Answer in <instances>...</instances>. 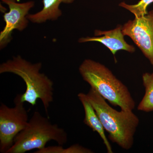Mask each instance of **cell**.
<instances>
[{
  "instance_id": "cell-1",
  "label": "cell",
  "mask_w": 153,
  "mask_h": 153,
  "mask_svg": "<svg viewBox=\"0 0 153 153\" xmlns=\"http://www.w3.org/2000/svg\"><path fill=\"white\" fill-rule=\"evenodd\" d=\"M85 97L108 134V137L126 150L130 149L139 124V119L133 111H118L111 107L95 89L91 88Z\"/></svg>"
},
{
  "instance_id": "cell-6",
  "label": "cell",
  "mask_w": 153,
  "mask_h": 153,
  "mask_svg": "<svg viewBox=\"0 0 153 153\" xmlns=\"http://www.w3.org/2000/svg\"><path fill=\"white\" fill-rule=\"evenodd\" d=\"M122 32L133 41L153 67V10L143 16L129 20L123 25Z\"/></svg>"
},
{
  "instance_id": "cell-13",
  "label": "cell",
  "mask_w": 153,
  "mask_h": 153,
  "mask_svg": "<svg viewBox=\"0 0 153 153\" xmlns=\"http://www.w3.org/2000/svg\"><path fill=\"white\" fill-rule=\"evenodd\" d=\"M153 3V0H140L135 4H128L125 2H122L119 6L130 12L135 18H139L148 13V6Z\"/></svg>"
},
{
  "instance_id": "cell-2",
  "label": "cell",
  "mask_w": 153,
  "mask_h": 153,
  "mask_svg": "<svg viewBox=\"0 0 153 153\" xmlns=\"http://www.w3.org/2000/svg\"><path fill=\"white\" fill-rule=\"evenodd\" d=\"M42 66L40 62L33 63L18 55L1 64L0 74L13 73L21 77L26 86L25 92L22 94V101L35 106L40 99L49 117L48 108L54 100V83L40 72Z\"/></svg>"
},
{
  "instance_id": "cell-8",
  "label": "cell",
  "mask_w": 153,
  "mask_h": 153,
  "mask_svg": "<svg viewBox=\"0 0 153 153\" xmlns=\"http://www.w3.org/2000/svg\"><path fill=\"white\" fill-rule=\"evenodd\" d=\"M94 34V37L79 38L78 42H97L101 43L109 49L114 56L120 50H124L130 53L135 52L134 46L128 44L125 40V36L122 32V25H118L115 29L108 31L95 30Z\"/></svg>"
},
{
  "instance_id": "cell-9",
  "label": "cell",
  "mask_w": 153,
  "mask_h": 153,
  "mask_svg": "<svg viewBox=\"0 0 153 153\" xmlns=\"http://www.w3.org/2000/svg\"><path fill=\"white\" fill-rule=\"evenodd\" d=\"M78 98L81 102L85 112V117L83 123L89 127L93 131L96 132L103 140V143L106 147L107 152L113 153L112 148L105 133V129L101 121L97 114L95 110L85 97V94H78Z\"/></svg>"
},
{
  "instance_id": "cell-7",
  "label": "cell",
  "mask_w": 153,
  "mask_h": 153,
  "mask_svg": "<svg viewBox=\"0 0 153 153\" xmlns=\"http://www.w3.org/2000/svg\"><path fill=\"white\" fill-rule=\"evenodd\" d=\"M8 6L9 11L5 13L4 20L5 26L0 33V48L4 49L12 39V33L14 30L23 31L29 23L27 19L29 11L35 5L33 1L17 3L16 0H1Z\"/></svg>"
},
{
  "instance_id": "cell-10",
  "label": "cell",
  "mask_w": 153,
  "mask_h": 153,
  "mask_svg": "<svg viewBox=\"0 0 153 153\" xmlns=\"http://www.w3.org/2000/svg\"><path fill=\"white\" fill-rule=\"evenodd\" d=\"M74 0H43V9L35 14L28 15L27 19L32 23L41 24L48 20L56 21L62 15L59 8L61 3L71 4Z\"/></svg>"
},
{
  "instance_id": "cell-11",
  "label": "cell",
  "mask_w": 153,
  "mask_h": 153,
  "mask_svg": "<svg viewBox=\"0 0 153 153\" xmlns=\"http://www.w3.org/2000/svg\"><path fill=\"white\" fill-rule=\"evenodd\" d=\"M142 80L145 93L138 105V110L146 112L153 111V72L144 73Z\"/></svg>"
},
{
  "instance_id": "cell-3",
  "label": "cell",
  "mask_w": 153,
  "mask_h": 153,
  "mask_svg": "<svg viewBox=\"0 0 153 153\" xmlns=\"http://www.w3.org/2000/svg\"><path fill=\"white\" fill-rule=\"evenodd\" d=\"M79 71L83 80L110 104L122 110L133 111L136 103L128 88L106 66L85 59Z\"/></svg>"
},
{
  "instance_id": "cell-12",
  "label": "cell",
  "mask_w": 153,
  "mask_h": 153,
  "mask_svg": "<svg viewBox=\"0 0 153 153\" xmlns=\"http://www.w3.org/2000/svg\"><path fill=\"white\" fill-rule=\"evenodd\" d=\"M93 151L78 144L72 145L69 147L64 149L63 146H52L35 152V153H92Z\"/></svg>"
},
{
  "instance_id": "cell-4",
  "label": "cell",
  "mask_w": 153,
  "mask_h": 153,
  "mask_svg": "<svg viewBox=\"0 0 153 153\" xmlns=\"http://www.w3.org/2000/svg\"><path fill=\"white\" fill-rule=\"evenodd\" d=\"M51 140L63 146L68 141V135L64 129L56 124H53L49 117H45L36 111L6 153H25L36 149L39 150L44 149Z\"/></svg>"
},
{
  "instance_id": "cell-5",
  "label": "cell",
  "mask_w": 153,
  "mask_h": 153,
  "mask_svg": "<svg viewBox=\"0 0 153 153\" xmlns=\"http://www.w3.org/2000/svg\"><path fill=\"white\" fill-rule=\"evenodd\" d=\"M17 94L14 100L15 106L10 108L4 103L0 106V152L6 153L13 144L15 137L27 124V111Z\"/></svg>"
}]
</instances>
